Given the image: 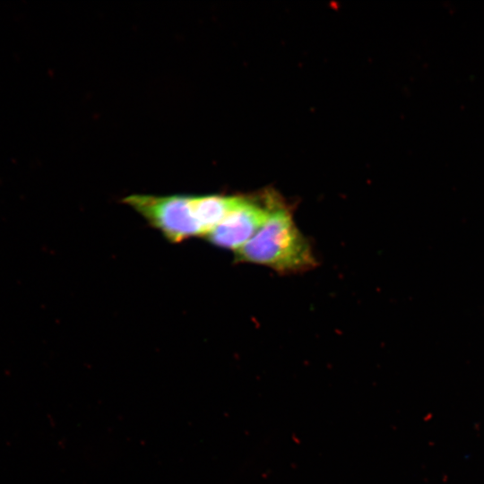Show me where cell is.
Segmentation results:
<instances>
[{"label": "cell", "instance_id": "obj_1", "mask_svg": "<svg viewBox=\"0 0 484 484\" xmlns=\"http://www.w3.org/2000/svg\"><path fill=\"white\" fill-rule=\"evenodd\" d=\"M235 259L265 265L281 273L302 272L316 265L310 243L298 229L290 209L273 193L268 219L235 251Z\"/></svg>", "mask_w": 484, "mask_h": 484}, {"label": "cell", "instance_id": "obj_2", "mask_svg": "<svg viewBox=\"0 0 484 484\" xmlns=\"http://www.w3.org/2000/svg\"><path fill=\"white\" fill-rule=\"evenodd\" d=\"M123 201L172 243H180L192 237H203L194 212L193 195L131 194Z\"/></svg>", "mask_w": 484, "mask_h": 484}, {"label": "cell", "instance_id": "obj_3", "mask_svg": "<svg viewBox=\"0 0 484 484\" xmlns=\"http://www.w3.org/2000/svg\"><path fill=\"white\" fill-rule=\"evenodd\" d=\"M272 195V193L258 198L241 195L238 204L205 238L219 247L237 251L268 219Z\"/></svg>", "mask_w": 484, "mask_h": 484}, {"label": "cell", "instance_id": "obj_4", "mask_svg": "<svg viewBox=\"0 0 484 484\" xmlns=\"http://www.w3.org/2000/svg\"><path fill=\"white\" fill-rule=\"evenodd\" d=\"M240 196L225 194L193 195L194 212L203 231V237H206L238 204Z\"/></svg>", "mask_w": 484, "mask_h": 484}]
</instances>
